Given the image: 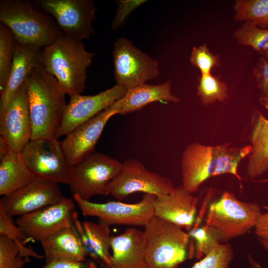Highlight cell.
Segmentation results:
<instances>
[{"label": "cell", "mask_w": 268, "mask_h": 268, "mask_svg": "<svg viewBox=\"0 0 268 268\" xmlns=\"http://www.w3.org/2000/svg\"><path fill=\"white\" fill-rule=\"evenodd\" d=\"M40 243L46 262L65 260L84 263L88 255L73 225L58 231Z\"/></svg>", "instance_id": "22"}, {"label": "cell", "mask_w": 268, "mask_h": 268, "mask_svg": "<svg viewBox=\"0 0 268 268\" xmlns=\"http://www.w3.org/2000/svg\"><path fill=\"white\" fill-rule=\"evenodd\" d=\"M258 239L262 246L268 251V241L259 238H258ZM248 260L252 268H264L251 255H248Z\"/></svg>", "instance_id": "40"}, {"label": "cell", "mask_w": 268, "mask_h": 268, "mask_svg": "<svg viewBox=\"0 0 268 268\" xmlns=\"http://www.w3.org/2000/svg\"><path fill=\"white\" fill-rule=\"evenodd\" d=\"M122 168L119 160L94 151L73 166L70 190L87 201L95 195H109L110 185Z\"/></svg>", "instance_id": "7"}, {"label": "cell", "mask_w": 268, "mask_h": 268, "mask_svg": "<svg viewBox=\"0 0 268 268\" xmlns=\"http://www.w3.org/2000/svg\"><path fill=\"white\" fill-rule=\"evenodd\" d=\"M117 113L111 105L77 127L61 141L65 154L71 165H75L94 151L106 124Z\"/></svg>", "instance_id": "17"}, {"label": "cell", "mask_w": 268, "mask_h": 268, "mask_svg": "<svg viewBox=\"0 0 268 268\" xmlns=\"http://www.w3.org/2000/svg\"><path fill=\"white\" fill-rule=\"evenodd\" d=\"M233 255L229 244H220L191 268H230Z\"/></svg>", "instance_id": "33"}, {"label": "cell", "mask_w": 268, "mask_h": 268, "mask_svg": "<svg viewBox=\"0 0 268 268\" xmlns=\"http://www.w3.org/2000/svg\"><path fill=\"white\" fill-rule=\"evenodd\" d=\"M42 48L14 39L13 59L6 85L0 92V114L17 91L25 83L33 70L42 64Z\"/></svg>", "instance_id": "19"}, {"label": "cell", "mask_w": 268, "mask_h": 268, "mask_svg": "<svg viewBox=\"0 0 268 268\" xmlns=\"http://www.w3.org/2000/svg\"><path fill=\"white\" fill-rule=\"evenodd\" d=\"M262 214L258 204L240 201L233 194L225 192L218 199L210 201L204 220L224 244L255 227Z\"/></svg>", "instance_id": "6"}, {"label": "cell", "mask_w": 268, "mask_h": 268, "mask_svg": "<svg viewBox=\"0 0 268 268\" xmlns=\"http://www.w3.org/2000/svg\"><path fill=\"white\" fill-rule=\"evenodd\" d=\"M112 56L116 84L127 89L146 83L160 74L158 61L127 38L115 40Z\"/></svg>", "instance_id": "8"}, {"label": "cell", "mask_w": 268, "mask_h": 268, "mask_svg": "<svg viewBox=\"0 0 268 268\" xmlns=\"http://www.w3.org/2000/svg\"><path fill=\"white\" fill-rule=\"evenodd\" d=\"M116 84L93 95L77 94L70 97L55 138L66 136L77 127L105 110L122 97L127 91Z\"/></svg>", "instance_id": "16"}, {"label": "cell", "mask_w": 268, "mask_h": 268, "mask_svg": "<svg viewBox=\"0 0 268 268\" xmlns=\"http://www.w3.org/2000/svg\"><path fill=\"white\" fill-rule=\"evenodd\" d=\"M0 23L10 29L15 40L42 49L64 35L50 15L27 0H1Z\"/></svg>", "instance_id": "4"}, {"label": "cell", "mask_w": 268, "mask_h": 268, "mask_svg": "<svg viewBox=\"0 0 268 268\" xmlns=\"http://www.w3.org/2000/svg\"><path fill=\"white\" fill-rule=\"evenodd\" d=\"M112 268H148L144 231L129 227L117 236H112Z\"/></svg>", "instance_id": "20"}, {"label": "cell", "mask_w": 268, "mask_h": 268, "mask_svg": "<svg viewBox=\"0 0 268 268\" xmlns=\"http://www.w3.org/2000/svg\"><path fill=\"white\" fill-rule=\"evenodd\" d=\"M82 224L96 257L101 260L107 268H112V256L109 252L111 249L112 238L110 225L90 221H84Z\"/></svg>", "instance_id": "25"}, {"label": "cell", "mask_w": 268, "mask_h": 268, "mask_svg": "<svg viewBox=\"0 0 268 268\" xmlns=\"http://www.w3.org/2000/svg\"><path fill=\"white\" fill-rule=\"evenodd\" d=\"M146 1L145 0H117V9L111 24L112 29L116 30L121 27L130 14Z\"/></svg>", "instance_id": "36"}, {"label": "cell", "mask_w": 268, "mask_h": 268, "mask_svg": "<svg viewBox=\"0 0 268 268\" xmlns=\"http://www.w3.org/2000/svg\"><path fill=\"white\" fill-rule=\"evenodd\" d=\"M35 179L21 153L13 152L0 142V195H9Z\"/></svg>", "instance_id": "23"}, {"label": "cell", "mask_w": 268, "mask_h": 268, "mask_svg": "<svg viewBox=\"0 0 268 268\" xmlns=\"http://www.w3.org/2000/svg\"><path fill=\"white\" fill-rule=\"evenodd\" d=\"M31 122L32 139L56 138L67 106L66 94L42 65L25 82Z\"/></svg>", "instance_id": "1"}, {"label": "cell", "mask_w": 268, "mask_h": 268, "mask_svg": "<svg viewBox=\"0 0 268 268\" xmlns=\"http://www.w3.org/2000/svg\"><path fill=\"white\" fill-rule=\"evenodd\" d=\"M252 147H229L227 144L214 146L193 143L185 149L181 160L182 186L193 194L208 178L224 174L241 178L237 170L240 161L250 154Z\"/></svg>", "instance_id": "2"}, {"label": "cell", "mask_w": 268, "mask_h": 268, "mask_svg": "<svg viewBox=\"0 0 268 268\" xmlns=\"http://www.w3.org/2000/svg\"><path fill=\"white\" fill-rule=\"evenodd\" d=\"M65 199L58 184L36 178L15 192L3 196L0 206L13 217L33 212Z\"/></svg>", "instance_id": "15"}, {"label": "cell", "mask_w": 268, "mask_h": 268, "mask_svg": "<svg viewBox=\"0 0 268 268\" xmlns=\"http://www.w3.org/2000/svg\"><path fill=\"white\" fill-rule=\"evenodd\" d=\"M32 129L25 83L0 114V142L20 153L31 140Z\"/></svg>", "instance_id": "13"}, {"label": "cell", "mask_w": 268, "mask_h": 268, "mask_svg": "<svg viewBox=\"0 0 268 268\" xmlns=\"http://www.w3.org/2000/svg\"><path fill=\"white\" fill-rule=\"evenodd\" d=\"M33 3L54 19L65 36L83 41L94 34V0H36Z\"/></svg>", "instance_id": "11"}, {"label": "cell", "mask_w": 268, "mask_h": 268, "mask_svg": "<svg viewBox=\"0 0 268 268\" xmlns=\"http://www.w3.org/2000/svg\"><path fill=\"white\" fill-rule=\"evenodd\" d=\"M14 38L10 29L0 23V93L4 89L12 66Z\"/></svg>", "instance_id": "30"}, {"label": "cell", "mask_w": 268, "mask_h": 268, "mask_svg": "<svg viewBox=\"0 0 268 268\" xmlns=\"http://www.w3.org/2000/svg\"><path fill=\"white\" fill-rule=\"evenodd\" d=\"M190 60L193 66L199 69L201 75L210 73L211 69L220 64L218 56L212 54L206 43L193 48Z\"/></svg>", "instance_id": "34"}, {"label": "cell", "mask_w": 268, "mask_h": 268, "mask_svg": "<svg viewBox=\"0 0 268 268\" xmlns=\"http://www.w3.org/2000/svg\"><path fill=\"white\" fill-rule=\"evenodd\" d=\"M84 263L65 260H55L48 262L41 268H83Z\"/></svg>", "instance_id": "39"}, {"label": "cell", "mask_w": 268, "mask_h": 268, "mask_svg": "<svg viewBox=\"0 0 268 268\" xmlns=\"http://www.w3.org/2000/svg\"><path fill=\"white\" fill-rule=\"evenodd\" d=\"M175 189L171 180L149 171L141 162L131 158L122 163L121 171L110 185L109 194L119 201L138 192L162 198Z\"/></svg>", "instance_id": "12"}, {"label": "cell", "mask_w": 268, "mask_h": 268, "mask_svg": "<svg viewBox=\"0 0 268 268\" xmlns=\"http://www.w3.org/2000/svg\"><path fill=\"white\" fill-rule=\"evenodd\" d=\"M198 200L182 185L178 186L171 194L156 198L154 216L189 231L196 220Z\"/></svg>", "instance_id": "18"}, {"label": "cell", "mask_w": 268, "mask_h": 268, "mask_svg": "<svg viewBox=\"0 0 268 268\" xmlns=\"http://www.w3.org/2000/svg\"><path fill=\"white\" fill-rule=\"evenodd\" d=\"M74 202L73 199L66 198L59 203L19 216L15 223L31 241L40 242L58 231L73 226Z\"/></svg>", "instance_id": "14"}, {"label": "cell", "mask_w": 268, "mask_h": 268, "mask_svg": "<svg viewBox=\"0 0 268 268\" xmlns=\"http://www.w3.org/2000/svg\"><path fill=\"white\" fill-rule=\"evenodd\" d=\"M263 207L264 208L268 210V206H263ZM267 213L268 214V212Z\"/></svg>", "instance_id": "42"}, {"label": "cell", "mask_w": 268, "mask_h": 268, "mask_svg": "<svg viewBox=\"0 0 268 268\" xmlns=\"http://www.w3.org/2000/svg\"><path fill=\"white\" fill-rule=\"evenodd\" d=\"M237 21H250L259 27H268V0H238L234 4Z\"/></svg>", "instance_id": "26"}, {"label": "cell", "mask_w": 268, "mask_h": 268, "mask_svg": "<svg viewBox=\"0 0 268 268\" xmlns=\"http://www.w3.org/2000/svg\"><path fill=\"white\" fill-rule=\"evenodd\" d=\"M258 238L268 241V214H262L255 227Z\"/></svg>", "instance_id": "38"}, {"label": "cell", "mask_w": 268, "mask_h": 268, "mask_svg": "<svg viewBox=\"0 0 268 268\" xmlns=\"http://www.w3.org/2000/svg\"><path fill=\"white\" fill-rule=\"evenodd\" d=\"M21 154L36 179L69 185L73 166L68 161L58 139H32Z\"/></svg>", "instance_id": "9"}, {"label": "cell", "mask_w": 268, "mask_h": 268, "mask_svg": "<svg viewBox=\"0 0 268 268\" xmlns=\"http://www.w3.org/2000/svg\"><path fill=\"white\" fill-rule=\"evenodd\" d=\"M0 235L8 237L14 241L18 246L20 254L25 258L34 257L38 259H43L44 256L38 254L26 244L31 241L23 232L20 228L12 219V217L7 214L0 206Z\"/></svg>", "instance_id": "28"}, {"label": "cell", "mask_w": 268, "mask_h": 268, "mask_svg": "<svg viewBox=\"0 0 268 268\" xmlns=\"http://www.w3.org/2000/svg\"><path fill=\"white\" fill-rule=\"evenodd\" d=\"M143 231L148 268H178L188 258L190 239L182 228L154 216Z\"/></svg>", "instance_id": "5"}, {"label": "cell", "mask_w": 268, "mask_h": 268, "mask_svg": "<svg viewBox=\"0 0 268 268\" xmlns=\"http://www.w3.org/2000/svg\"><path fill=\"white\" fill-rule=\"evenodd\" d=\"M234 37L239 44L251 46L263 57H268V29L247 21L235 31Z\"/></svg>", "instance_id": "27"}, {"label": "cell", "mask_w": 268, "mask_h": 268, "mask_svg": "<svg viewBox=\"0 0 268 268\" xmlns=\"http://www.w3.org/2000/svg\"><path fill=\"white\" fill-rule=\"evenodd\" d=\"M188 233L190 244L194 242L195 256L198 259H201L222 244L216 231L205 223L199 226H192Z\"/></svg>", "instance_id": "29"}, {"label": "cell", "mask_w": 268, "mask_h": 268, "mask_svg": "<svg viewBox=\"0 0 268 268\" xmlns=\"http://www.w3.org/2000/svg\"><path fill=\"white\" fill-rule=\"evenodd\" d=\"M260 91V103L268 110V57H262L254 70Z\"/></svg>", "instance_id": "35"}, {"label": "cell", "mask_w": 268, "mask_h": 268, "mask_svg": "<svg viewBox=\"0 0 268 268\" xmlns=\"http://www.w3.org/2000/svg\"><path fill=\"white\" fill-rule=\"evenodd\" d=\"M72 222L73 225L75 229L81 240L83 246L87 254L94 260L98 261V259L94 254L91 248L86 233L83 227L82 222L79 220L78 214L76 211H75L73 214Z\"/></svg>", "instance_id": "37"}, {"label": "cell", "mask_w": 268, "mask_h": 268, "mask_svg": "<svg viewBox=\"0 0 268 268\" xmlns=\"http://www.w3.org/2000/svg\"><path fill=\"white\" fill-rule=\"evenodd\" d=\"M251 139L252 151L248 172L254 178L268 171V120L261 113L256 119Z\"/></svg>", "instance_id": "24"}, {"label": "cell", "mask_w": 268, "mask_h": 268, "mask_svg": "<svg viewBox=\"0 0 268 268\" xmlns=\"http://www.w3.org/2000/svg\"><path fill=\"white\" fill-rule=\"evenodd\" d=\"M180 99L171 91V82L158 84L144 83L127 90L125 95L111 105L117 114L126 115L139 110L155 102L178 103Z\"/></svg>", "instance_id": "21"}, {"label": "cell", "mask_w": 268, "mask_h": 268, "mask_svg": "<svg viewBox=\"0 0 268 268\" xmlns=\"http://www.w3.org/2000/svg\"><path fill=\"white\" fill-rule=\"evenodd\" d=\"M154 195L145 194L139 202L126 203L119 201L96 203L84 200L77 195L73 199L84 216H94L109 225L145 226L154 216Z\"/></svg>", "instance_id": "10"}, {"label": "cell", "mask_w": 268, "mask_h": 268, "mask_svg": "<svg viewBox=\"0 0 268 268\" xmlns=\"http://www.w3.org/2000/svg\"><path fill=\"white\" fill-rule=\"evenodd\" d=\"M198 95L205 105L223 101L228 98L227 86L211 73L201 75L198 86Z\"/></svg>", "instance_id": "31"}, {"label": "cell", "mask_w": 268, "mask_h": 268, "mask_svg": "<svg viewBox=\"0 0 268 268\" xmlns=\"http://www.w3.org/2000/svg\"><path fill=\"white\" fill-rule=\"evenodd\" d=\"M30 261L20 254L14 241L0 235V268H23Z\"/></svg>", "instance_id": "32"}, {"label": "cell", "mask_w": 268, "mask_h": 268, "mask_svg": "<svg viewBox=\"0 0 268 268\" xmlns=\"http://www.w3.org/2000/svg\"><path fill=\"white\" fill-rule=\"evenodd\" d=\"M85 268H99L98 266L95 264V263L89 261L87 265L85 266ZM105 268H107L106 267Z\"/></svg>", "instance_id": "41"}, {"label": "cell", "mask_w": 268, "mask_h": 268, "mask_svg": "<svg viewBox=\"0 0 268 268\" xmlns=\"http://www.w3.org/2000/svg\"><path fill=\"white\" fill-rule=\"evenodd\" d=\"M95 53L86 50L82 41L64 35L42 51L45 70L57 79L64 93L71 97L86 87L87 70Z\"/></svg>", "instance_id": "3"}]
</instances>
